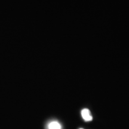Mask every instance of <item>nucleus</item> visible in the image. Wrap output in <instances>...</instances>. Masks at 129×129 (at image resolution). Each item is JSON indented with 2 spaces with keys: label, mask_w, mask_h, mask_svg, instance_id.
<instances>
[{
  "label": "nucleus",
  "mask_w": 129,
  "mask_h": 129,
  "mask_svg": "<svg viewBox=\"0 0 129 129\" xmlns=\"http://www.w3.org/2000/svg\"><path fill=\"white\" fill-rule=\"evenodd\" d=\"M48 129H61L60 124L57 121H52L48 125Z\"/></svg>",
  "instance_id": "2"
},
{
  "label": "nucleus",
  "mask_w": 129,
  "mask_h": 129,
  "mask_svg": "<svg viewBox=\"0 0 129 129\" xmlns=\"http://www.w3.org/2000/svg\"><path fill=\"white\" fill-rule=\"evenodd\" d=\"M80 129H83V128H80Z\"/></svg>",
  "instance_id": "3"
},
{
  "label": "nucleus",
  "mask_w": 129,
  "mask_h": 129,
  "mask_svg": "<svg viewBox=\"0 0 129 129\" xmlns=\"http://www.w3.org/2000/svg\"><path fill=\"white\" fill-rule=\"evenodd\" d=\"M81 116L85 121H91L93 120V117L91 115L90 110L88 109H83L81 111Z\"/></svg>",
  "instance_id": "1"
}]
</instances>
